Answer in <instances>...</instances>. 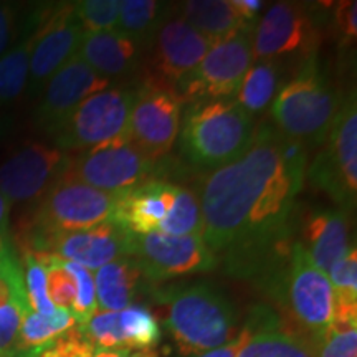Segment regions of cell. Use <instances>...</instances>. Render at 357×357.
<instances>
[{
  "mask_svg": "<svg viewBox=\"0 0 357 357\" xmlns=\"http://www.w3.org/2000/svg\"><path fill=\"white\" fill-rule=\"evenodd\" d=\"M321 33L318 19L306 3L278 2L263 13L253 29L252 53L255 60H283L316 55Z\"/></svg>",
  "mask_w": 357,
  "mask_h": 357,
  "instance_id": "cell-11",
  "label": "cell"
},
{
  "mask_svg": "<svg viewBox=\"0 0 357 357\" xmlns=\"http://www.w3.org/2000/svg\"><path fill=\"white\" fill-rule=\"evenodd\" d=\"M73 6L84 33L116 32L119 0H83Z\"/></svg>",
  "mask_w": 357,
  "mask_h": 357,
  "instance_id": "cell-35",
  "label": "cell"
},
{
  "mask_svg": "<svg viewBox=\"0 0 357 357\" xmlns=\"http://www.w3.org/2000/svg\"><path fill=\"white\" fill-rule=\"evenodd\" d=\"M159 166V160L147 159L124 136L71 154L63 176L102 192L119 194L158 178Z\"/></svg>",
  "mask_w": 357,
  "mask_h": 357,
  "instance_id": "cell-9",
  "label": "cell"
},
{
  "mask_svg": "<svg viewBox=\"0 0 357 357\" xmlns=\"http://www.w3.org/2000/svg\"><path fill=\"white\" fill-rule=\"evenodd\" d=\"M177 184L153 178L132 189L119 192L114 220L134 235L159 234L171 212Z\"/></svg>",
  "mask_w": 357,
  "mask_h": 357,
  "instance_id": "cell-20",
  "label": "cell"
},
{
  "mask_svg": "<svg viewBox=\"0 0 357 357\" xmlns=\"http://www.w3.org/2000/svg\"><path fill=\"white\" fill-rule=\"evenodd\" d=\"M159 234L172 236H202L204 220L197 192L187 189L184 185L176 187V197L171 212L162 225ZM204 238V236H202Z\"/></svg>",
  "mask_w": 357,
  "mask_h": 357,
  "instance_id": "cell-30",
  "label": "cell"
},
{
  "mask_svg": "<svg viewBox=\"0 0 357 357\" xmlns=\"http://www.w3.org/2000/svg\"><path fill=\"white\" fill-rule=\"evenodd\" d=\"M10 208L12 205L8 200L0 194V238H7L8 225H10Z\"/></svg>",
  "mask_w": 357,
  "mask_h": 357,
  "instance_id": "cell-44",
  "label": "cell"
},
{
  "mask_svg": "<svg viewBox=\"0 0 357 357\" xmlns=\"http://www.w3.org/2000/svg\"><path fill=\"white\" fill-rule=\"evenodd\" d=\"M284 63L283 60H255L250 66L235 101L238 102L253 119L265 113L275 101L281 89Z\"/></svg>",
  "mask_w": 357,
  "mask_h": 357,
  "instance_id": "cell-27",
  "label": "cell"
},
{
  "mask_svg": "<svg viewBox=\"0 0 357 357\" xmlns=\"http://www.w3.org/2000/svg\"><path fill=\"white\" fill-rule=\"evenodd\" d=\"M231 3H234L240 19H242L245 22V25L250 26V29H255L258 13H260L263 10V7L266 6L265 2H260V0H231Z\"/></svg>",
  "mask_w": 357,
  "mask_h": 357,
  "instance_id": "cell-42",
  "label": "cell"
},
{
  "mask_svg": "<svg viewBox=\"0 0 357 357\" xmlns=\"http://www.w3.org/2000/svg\"><path fill=\"white\" fill-rule=\"evenodd\" d=\"M182 101L174 88L144 82L136 88L129 116L128 141L147 159L160 160L171 153L181 129Z\"/></svg>",
  "mask_w": 357,
  "mask_h": 357,
  "instance_id": "cell-12",
  "label": "cell"
},
{
  "mask_svg": "<svg viewBox=\"0 0 357 357\" xmlns=\"http://www.w3.org/2000/svg\"><path fill=\"white\" fill-rule=\"evenodd\" d=\"M47 10H35L17 42L0 56V106L10 105L26 91L35 32Z\"/></svg>",
  "mask_w": 357,
  "mask_h": 357,
  "instance_id": "cell-26",
  "label": "cell"
},
{
  "mask_svg": "<svg viewBox=\"0 0 357 357\" xmlns=\"http://www.w3.org/2000/svg\"><path fill=\"white\" fill-rule=\"evenodd\" d=\"M93 357H159L154 349H113L95 351Z\"/></svg>",
  "mask_w": 357,
  "mask_h": 357,
  "instance_id": "cell-43",
  "label": "cell"
},
{
  "mask_svg": "<svg viewBox=\"0 0 357 357\" xmlns=\"http://www.w3.org/2000/svg\"><path fill=\"white\" fill-rule=\"evenodd\" d=\"M75 326L77 321L68 310L56 307L52 316H42L30 310L20 326L17 357H40Z\"/></svg>",
  "mask_w": 357,
  "mask_h": 357,
  "instance_id": "cell-28",
  "label": "cell"
},
{
  "mask_svg": "<svg viewBox=\"0 0 357 357\" xmlns=\"http://www.w3.org/2000/svg\"><path fill=\"white\" fill-rule=\"evenodd\" d=\"M132 235L116 222H106L89 230L52 236L45 242L42 252L96 271L106 263L131 257Z\"/></svg>",
  "mask_w": 357,
  "mask_h": 357,
  "instance_id": "cell-17",
  "label": "cell"
},
{
  "mask_svg": "<svg viewBox=\"0 0 357 357\" xmlns=\"http://www.w3.org/2000/svg\"><path fill=\"white\" fill-rule=\"evenodd\" d=\"M255 119L235 100L195 101L181 124V153L192 167L215 171L248 149Z\"/></svg>",
  "mask_w": 357,
  "mask_h": 357,
  "instance_id": "cell-4",
  "label": "cell"
},
{
  "mask_svg": "<svg viewBox=\"0 0 357 357\" xmlns=\"http://www.w3.org/2000/svg\"><path fill=\"white\" fill-rule=\"evenodd\" d=\"M136 88L108 86L79 102L52 129L56 147L65 153H82L128 134Z\"/></svg>",
  "mask_w": 357,
  "mask_h": 357,
  "instance_id": "cell-8",
  "label": "cell"
},
{
  "mask_svg": "<svg viewBox=\"0 0 357 357\" xmlns=\"http://www.w3.org/2000/svg\"><path fill=\"white\" fill-rule=\"evenodd\" d=\"M147 284L137 261L121 257L96 270L95 287L100 311H123L134 305L141 289Z\"/></svg>",
  "mask_w": 357,
  "mask_h": 357,
  "instance_id": "cell-24",
  "label": "cell"
},
{
  "mask_svg": "<svg viewBox=\"0 0 357 357\" xmlns=\"http://www.w3.org/2000/svg\"><path fill=\"white\" fill-rule=\"evenodd\" d=\"M119 324L126 349H154L162 339L159 321L142 305H131L119 311Z\"/></svg>",
  "mask_w": 357,
  "mask_h": 357,
  "instance_id": "cell-31",
  "label": "cell"
},
{
  "mask_svg": "<svg viewBox=\"0 0 357 357\" xmlns=\"http://www.w3.org/2000/svg\"><path fill=\"white\" fill-rule=\"evenodd\" d=\"M248 337H250V331L243 326V328L240 329V333L236 334L230 342H227V344L215 347V349L207 351L204 352V354L195 356V357H238L240 351H242L245 344H247Z\"/></svg>",
  "mask_w": 357,
  "mask_h": 357,
  "instance_id": "cell-41",
  "label": "cell"
},
{
  "mask_svg": "<svg viewBox=\"0 0 357 357\" xmlns=\"http://www.w3.org/2000/svg\"><path fill=\"white\" fill-rule=\"evenodd\" d=\"M314 357H357V318L336 316L319 336L310 339Z\"/></svg>",
  "mask_w": 357,
  "mask_h": 357,
  "instance_id": "cell-32",
  "label": "cell"
},
{
  "mask_svg": "<svg viewBox=\"0 0 357 357\" xmlns=\"http://www.w3.org/2000/svg\"><path fill=\"white\" fill-rule=\"evenodd\" d=\"M357 3L352 2H337L334 6V25L336 32L344 45L356 42L357 37Z\"/></svg>",
  "mask_w": 357,
  "mask_h": 357,
  "instance_id": "cell-40",
  "label": "cell"
},
{
  "mask_svg": "<svg viewBox=\"0 0 357 357\" xmlns=\"http://www.w3.org/2000/svg\"><path fill=\"white\" fill-rule=\"evenodd\" d=\"M174 8L187 25L197 30L212 45L225 42L240 30L250 29L240 19L230 0H189Z\"/></svg>",
  "mask_w": 357,
  "mask_h": 357,
  "instance_id": "cell-25",
  "label": "cell"
},
{
  "mask_svg": "<svg viewBox=\"0 0 357 357\" xmlns=\"http://www.w3.org/2000/svg\"><path fill=\"white\" fill-rule=\"evenodd\" d=\"M169 10L171 7L155 0H121L116 32L132 40L139 48H147Z\"/></svg>",
  "mask_w": 357,
  "mask_h": 357,
  "instance_id": "cell-29",
  "label": "cell"
},
{
  "mask_svg": "<svg viewBox=\"0 0 357 357\" xmlns=\"http://www.w3.org/2000/svg\"><path fill=\"white\" fill-rule=\"evenodd\" d=\"M30 310L15 245L10 236L0 238V357L19 356L20 326Z\"/></svg>",
  "mask_w": 357,
  "mask_h": 357,
  "instance_id": "cell-19",
  "label": "cell"
},
{
  "mask_svg": "<svg viewBox=\"0 0 357 357\" xmlns=\"http://www.w3.org/2000/svg\"><path fill=\"white\" fill-rule=\"evenodd\" d=\"M151 294L164 307V324L184 356H200L238 334L234 301L208 281L155 287Z\"/></svg>",
  "mask_w": 357,
  "mask_h": 357,
  "instance_id": "cell-2",
  "label": "cell"
},
{
  "mask_svg": "<svg viewBox=\"0 0 357 357\" xmlns=\"http://www.w3.org/2000/svg\"><path fill=\"white\" fill-rule=\"evenodd\" d=\"M349 212L342 208H319L311 212L301 227L300 240L311 261L324 275L351 248Z\"/></svg>",
  "mask_w": 357,
  "mask_h": 357,
  "instance_id": "cell-22",
  "label": "cell"
},
{
  "mask_svg": "<svg viewBox=\"0 0 357 357\" xmlns=\"http://www.w3.org/2000/svg\"><path fill=\"white\" fill-rule=\"evenodd\" d=\"M84 37L73 3H61L48 8L42 24L35 32V42L30 55L29 89L30 95L42 93L45 84L71 56L78 53Z\"/></svg>",
  "mask_w": 357,
  "mask_h": 357,
  "instance_id": "cell-16",
  "label": "cell"
},
{
  "mask_svg": "<svg viewBox=\"0 0 357 357\" xmlns=\"http://www.w3.org/2000/svg\"><path fill=\"white\" fill-rule=\"evenodd\" d=\"M131 257L139 265L147 284H158L181 276L211 271L217 257L202 236L164 234L132 235Z\"/></svg>",
  "mask_w": 357,
  "mask_h": 357,
  "instance_id": "cell-13",
  "label": "cell"
},
{
  "mask_svg": "<svg viewBox=\"0 0 357 357\" xmlns=\"http://www.w3.org/2000/svg\"><path fill=\"white\" fill-rule=\"evenodd\" d=\"M245 328L250 337L238 357H314L310 341L284 324L270 306L252 307Z\"/></svg>",
  "mask_w": 357,
  "mask_h": 357,
  "instance_id": "cell-21",
  "label": "cell"
},
{
  "mask_svg": "<svg viewBox=\"0 0 357 357\" xmlns=\"http://www.w3.org/2000/svg\"><path fill=\"white\" fill-rule=\"evenodd\" d=\"M118 194L102 192L63 176L37 204L22 250L42 252L45 242L55 235L89 230L113 222Z\"/></svg>",
  "mask_w": 357,
  "mask_h": 357,
  "instance_id": "cell-6",
  "label": "cell"
},
{
  "mask_svg": "<svg viewBox=\"0 0 357 357\" xmlns=\"http://www.w3.org/2000/svg\"><path fill=\"white\" fill-rule=\"evenodd\" d=\"M339 96L318 56L300 61L294 77L281 86L271 105L273 124L303 146H321L337 111Z\"/></svg>",
  "mask_w": 357,
  "mask_h": 357,
  "instance_id": "cell-5",
  "label": "cell"
},
{
  "mask_svg": "<svg viewBox=\"0 0 357 357\" xmlns=\"http://www.w3.org/2000/svg\"><path fill=\"white\" fill-rule=\"evenodd\" d=\"M70 159L56 146L26 142L0 164V194L10 205H37L63 177Z\"/></svg>",
  "mask_w": 357,
  "mask_h": 357,
  "instance_id": "cell-14",
  "label": "cell"
},
{
  "mask_svg": "<svg viewBox=\"0 0 357 357\" xmlns=\"http://www.w3.org/2000/svg\"><path fill=\"white\" fill-rule=\"evenodd\" d=\"M78 55L109 83L132 75L141 63V48L118 32L84 33Z\"/></svg>",
  "mask_w": 357,
  "mask_h": 357,
  "instance_id": "cell-23",
  "label": "cell"
},
{
  "mask_svg": "<svg viewBox=\"0 0 357 357\" xmlns=\"http://www.w3.org/2000/svg\"><path fill=\"white\" fill-rule=\"evenodd\" d=\"M63 263L66 270L73 275L75 283H77V298H75L71 312H73L77 324L83 326L86 324L98 311L95 275H93L91 270L78 265V263L65 261V260Z\"/></svg>",
  "mask_w": 357,
  "mask_h": 357,
  "instance_id": "cell-37",
  "label": "cell"
},
{
  "mask_svg": "<svg viewBox=\"0 0 357 357\" xmlns=\"http://www.w3.org/2000/svg\"><path fill=\"white\" fill-rule=\"evenodd\" d=\"M257 280L280 307L284 324L307 341L333 324L336 300L331 281L314 266L300 240H294Z\"/></svg>",
  "mask_w": 357,
  "mask_h": 357,
  "instance_id": "cell-3",
  "label": "cell"
},
{
  "mask_svg": "<svg viewBox=\"0 0 357 357\" xmlns=\"http://www.w3.org/2000/svg\"><path fill=\"white\" fill-rule=\"evenodd\" d=\"M47 293L52 305L58 310H68L73 307L77 298V283L73 275L66 270L61 258L52 253H47Z\"/></svg>",
  "mask_w": 357,
  "mask_h": 357,
  "instance_id": "cell-36",
  "label": "cell"
},
{
  "mask_svg": "<svg viewBox=\"0 0 357 357\" xmlns=\"http://www.w3.org/2000/svg\"><path fill=\"white\" fill-rule=\"evenodd\" d=\"M109 86L106 78L89 68L77 53L48 79L42 89L37 121L48 134L65 119L79 102Z\"/></svg>",
  "mask_w": 357,
  "mask_h": 357,
  "instance_id": "cell-18",
  "label": "cell"
},
{
  "mask_svg": "<svg viewBox=\"0 0 357 357\" xmlns=\"http://www.w3.org/2000/svg\"><path fill=\"white\" fill-rule=\"evenodd\" d=\"M26 22L29 20L24 19V24L20 25L19 8L12 3L0 2V56L17 42L20 37L19 32H24Z\"/></svg>",
  "mask_w": 357,
  "mask_h": 357,
  "instance_id": "cell-39",
  "label": "cell"
},
{
  "mask_svg": "<svg viewBox=\"0 0 357 357\" xmlns=\"http://www.w3.org/2000/svg\"><path fill=\"white\" fill-rule=\"evenodd\" d=\"M323 151L312 160L307 177L342 211L351 212L357 202V102L356 91L339 100L337 111L326 134Z\"/></svg>",
  "mask_w": 357,
  "mask_h": 357,
  "instance_id": "cell-7",
  "label": "cell"
},
{
  "mask_svg": "<svg viewBox=\"0 0 357 357\" xmlns=\"http://www.w3.org/2000/svg\"><path fill=\"white\" fill-rule=\"evenodd\" d=\"M78 328L91 342L95 351L126 349L121 324H119V311H96L86 324Z\"/></svg>",
  "mask_w": 357,
  "mask_h": 357,
  "instance_id": "cell-34",
  "label": "cell"
},
{
  "mask_svg": "<svg viewBox=\"0 0 357 357\" xmlns=\"http://www.w3.org/2000/svg\"><path fill=\"white\" fill-rule=\"evenodd\" d=\"M93 354H95V347L83 336L77 324L40 357H93Z\"/></svg>",
  "mask_w": 357,
  "mask_h": 357,
  "instance_id": "cell-38",
  "label": "cell"
},
{
  "mask_svg": "<svg viewBox=\"0 0 357 357\" xmlns=\"http://www.w3.org/2000/svg\"><path fill=\"white\" fill-rule=\"evenodd\" d=\"M306 169V147L265 121L238 159L204 177L202 236L227 273L257 280L291 247Z\"/></svg>",
  "mask_w": 357,
  "mask_h": 357,
  "instance_id": "cell-1",
  "label": "cell"
},
{
  "mask_svg": "<svg viewBox=\"0 0 357 357\" xmlns=\"http://www.w3.org/2000/svg\"><path fill=\"white\" fill-rule=\"evenodd\" d=\"M253 29L240 30L225 42L213 45L194 70L174 84L182 102L229 100L238 91L253 63Z\"/></svg>",
  "mask_w": 357,
  "mask_h": 357,
  "instance_id": "cell-10",
  "label": "cell"
},
{
  "mask_svg": "<svg viewBox=\"0 0 357 357\" xmlns=\"http://www.w3.org/2000/svg\"><path fill=\"white\" fill-rule=\"evenodd\" d=\"M171 10L146 48L149 50V58H147L149 75L146 82L172 88L178 79L204 60L213 45L197 30L187 25L181 17L171 15Z\"/></svg>",
  "mask_w": 357,
  "mask_h": 357,
  "instance_id": "cell-15",
  "label": "cell"
},
{
  "mask_svg": "<svg viewBox=\"0 0 357 357\" xmlns=\"http://www.w3.org/2000/svg\"><path fill=\"white\" fill-rule=\"evenodd\" d=\"M47 253L22 250V270L29 305L32 311L42 316H52L56 307L52 305L47 293Z\"/></svg>",
  "mask_w": 357,
  "mask_h": 357,
  "instance_id": "cell-33",
  "label": "cell"
}]
</instances>
